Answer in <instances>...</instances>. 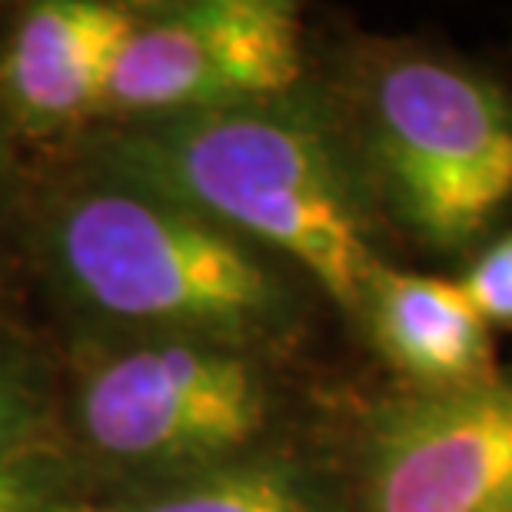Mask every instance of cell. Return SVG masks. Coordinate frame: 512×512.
Returning <instances> with one entry per match:
<instances>
[{
	"label": "cell",
	"mask_w": 512,
	"mask_h": 512,
	"mask_svg": "<svg viewBox=\"0 0 512 512\" xmlns=\"http://www.w3.org/2000/svg\"><path fill=\"white\" fill-rule=\"evenodd\" d=\"M370 147L396 217L419 243L459 253L512 203V100L453 57L409 50L366 90Z\"/></svg>",
	"instance_id": "obj_3"
},
{
	"label": "cell",
	"mask_w": 512,
	"mask_h": 512,
	"mask_svg": "<svg viewBox=\"0 0 512 512\" xmlns=\"http://www.w3.org/2000/svg\"><path fill=\"white\" fill-rule=\"evenodd\" d=\"M140 14L104 0H47L30 7L10 37L4 87L17 114L37 127H60L97 114L120 50Z\"/></svg>",
	"instance_id": "obj_7"
},
{
	"label": "cell",
	"mask_w": 512,
	"mask_h": 512,
	"mask_svg": "<svg viewBox=\"0 0 512 512\" xmlns=\"http://www.w3.org/2000/svg\"><path fill=\"white\" fill-rule=\"evenodd\" d=\"M10 423H14V399H10V389L4 383V376H0V443H4Z\"/></svg>",
	"instance_id": "obj_12"
},
{
	"label": "cell",
	"mask_w": 512,
	"mask_h": 512,
	"mask_svg": "<svg viewBox=\"0 0 512 512\" xmlns=\"http://www.w3.org/2000/svg\"><path fill=\"white\" fill-rule=\"evenodd\" d=\"M124 163L157 197L290 256L360 316L380 256L333 143L306 117L273 104L193 114L127 140Z\"/></svg>",
	"instance_id": "obj_1"
},
{
	"label": "cell",
	"mask_w": 512,
	"mask_h": 512,
	"mask_svg": "<svg viewBox=\"0 0 512 512\" xmlns=\"http://www.w3.org/2000/svg\"><path fill=\"white\" fill-rule=\"evenodd\" d=\"M459 286L489 330H512V230L473 256Z\"/></svg>",
	"instance_id": "obj_10"
},
{
	"label": "cell",
	"mask_w": 512,
	"mask_h": 512,
	"mask_svg": "<svg viewBox=\"0 0 512 512\" xmlns=\"http://www.w3.org/2000/svg\"><path fill=\"white\" fill-rule=\"evenodd\" d=\"M0 512H44V503L27 479L0 469Z\"/></svg>",
	"instance_id": "obj_11"
},
{
	"label": "cell",
	"mask_w": 512,
	"mask_h": 512,
	"mask_svg": "<svg viewBox=\"0 0 512 512\" xmlns=\"http://www.w3.org/2000/svg\"><path fill=\"white\" fill-rule=\"evenodd\" d=\"M360 320L376 350L413 393H449L499 373L493 330L469 303L459 280L380 266L366 283Z\"/></svg>",
	"instance_id": "obj_8"
},
{
	"label": "cell",
	"mask_w": 512,
	"mask_h": 512,
	"mask_svg": "<svg viewBox=\"0 0 512 512\" xmlns=\"http://www.w3.org/2000/svg\"><path fill=\"white\" fill-rule=\"evenodd\" d=\"M363 512H512V373L370 416Z\"/></svg>",
	"instance_id": "obj_6"
},
{
	"label": "cell",
	"mask_w": 512,
	"mask_h": 512,
	"mask_svg": "<svg viewBox=\"0 0 512 512\" xmlns=\"http://www.w3.org/2000/svg\"><path fill=\"white\" fill-rule=\"evenodd\" d=\"M266 416L263 376L220 343L120 353L80 396L87 439L124 463H227L260 436Z\"/></svg>",
	"instance_id": "obj_4"
},
{
	"label": "cell",
	"mask_w": 512,
	"mask_h": 512,
	"mask_svg": "<svg viewBox=\"0 0 512 512\" xmlns=\"http://www.w3.org/2000/svg\"><path fill=\"white\" fill-rule=\"evenodd\" d=\"M303 80V24L283 0H197L140 17L107 104L137 114H217L273 104Z\"/></svg>",
	"instance_id": "obj_5"
},
{
	"label": "cell",
	"mask_w": 512,
	"mask_h": 512,
	"mask_svg": "<svg viewBox=\"0 0 512 512\" xmlns=\"http://www.w3.org/2000/svg\"><path fill=\"white\" fill-rule=\"evenodd\" d=\"M57 253L77 293L120 320L203 330L227 346L290 316L280 276L247 240L157 193L70 203Z\"/></svg>",
	"instance_id": "obj_2"
},
{
	"label": "cell",
	"mask_w": 512,
	"mask_h": 512,
	"mask_svg": "<svg viewBox=\"0 0 512 512\" xmlns=\"http://www.w3.org/2000/svg\"><path fill=\"white\" fill-rule=\"evenodd\" d=\"M133 512H323L300 469L286 463H223Z\"/></svg>",
	"instance_id": "obj_9"
}]
</instances>
